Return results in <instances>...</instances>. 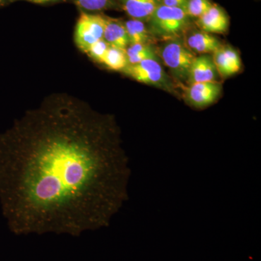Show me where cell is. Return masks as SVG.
<instances>
[{"label": "cell", "instance_id": "1", "mask_svg": "<svg viewBox=\"0 0 261 261\" xmlns=\"http://www.w3.org/2000/svg\"><path fill=\"white\" fill-rule=\"evenodd\" d=\"M130 176L115 117L70 94H50L0 135V204L17 235L109 226Z\"/></svg>", "mask_w": 261, "mask_h": 261}, {"label": "cell", "instance_id": "2", "mask_svg": "<svg viewBox=\"0 0 261 261\" xmlns=\"http://www.w3.org/2000/svg\"><path fill=\"white\" fill-rule=\"evenodd\" d=\"M192 20L182 8L159 5L146 23L154 40L166 41L183 38Z\"/></svg>", "mask_w": 261, "mask_h": 261}, {"label": "cell", "instance_id": "3", "mask_svg": "<svg viewBox=\"0 0 261 261\" xmlns=\"http://www.w3.org/2000/svg\"><path fill=\"white\" fill-rule=\"evenodd\" d=\"M160 59L171 72V78L176 83L187 84L189 71L195 55L192 53L182 38L170 39L158 49Z\"/></svg>", "mask_w": 261, "mask_h": 261}, {"label": "cell", "instance_id": "4", "mask_svg": "<svg viewBox=\"0 0 261 261\" xmlns=\"http://www.w3.org/2000/svg\"><path fill=\"white\" fill-rule=\"evenodd\" d=\"M121 73L140 83L178 94L176 82L166 73L159 61L146 60L137 64L128 65Z\"/></svg>", "mask_w": 261, "mask_h": 261}, {"label": "cell", "instance_id": "5", "mask_svg": "<svg viewBox=\"0 0 261 261\" xmlns=\"http://www.w3.org/2000/svg\"><path fill=\"white\" fill-rule=\"evenodd\" d=\"M106 15L80 11L74 29V43L81 51L87 53L97 41L103 39Z\"/></svg>", "mask_w": 261, "mask_h": 261}, {"label": "cell", "instance_id": "6", "mask_svg": "<svg viewBox=\"0 0 261 261\" xmlns=\"http://www.w3.org/2000/svg\"><path fill=\"white\" fill-rule=\"evenodd\" d=\"M220 82H202L184 88V98L189 106L196 109H204L214 104L222 92Z\"/></svg>", "mask_w": 261, "mask_h": 261}, {"label": "cell", "instance_id": "7", "mask_svg": "<svg viewBox=\"0 0 261 261\" xmlns=\"http://www.w3.org/2000/svg\"><path fill=\"white\" fill-rule=\"evenodd\" d=\"M184 42L196 56L212 55L222 44L212 34L191 27L183 36Z\"/></svg>", "mask_w": 261, "mask_h": 261}, {"label": "cell", "instance_id": "8", "mask_svg": "<svg viewBox=\"0 0 261 261\" xmlns=\"http://www.w3.org/2000/svg\"><path fill=\"white\" fill-rule=\"evenodd\" d=\"M195 23L197 29L209 34H225L229 27V18L224 8L213 3L208 10Z\"/></svg>", "mask_w": 261, "mask_h": 261}, {"label": "cell", "instance_id": "9", "mask_svg": "<svg viewBox=\"0 0 261 261\" xmlns=\"http://www.w3.org/2000/svg\"><path fill=\"white\" fill-rule=\"evenodd\" d=\"M211 56L221 78H228L236 74L241 69L240 55L231 46L222 44Z\"/></svg>", "mask_w": 261, "mask_h": 261}, {"label": "cell", "instance_id": "10", "mask_svg": "<svg viewBox=\"0 0 261 261\" xmlns=\"http://www.w3.org/2000/svg\"><path fill=\"white\" fill-rule=\"evenodd\" d=\"M219 75L211 55L196 56L189 71L187 85L202 82H219Z\"/></svg>", "mask_w": 261, "mask_h": 261}, {"label": "cell", "instance_id": "11", "mask_svg": "<svg viewBox=\"0 0 261 261\" xmlns=\"http://www.w3.org/2000/svg\"><path fill=\"white\" fill-rule=\"evenodd\" d=\"M103 39L111 47L126 50L129 43L125 28L124 20L111 18L106 15Z\"/></svg>", "mask_w": 261, "mask_h": 261}, {"label": "cell", "instance_id": "12", "mask_svg": "<svg viewBox=\"0 0 261 261\" xmlns=\"http://www.w3.org/2000/svg\"><path fill=\"white\" fill-rule=\"evenodd\" d=\"M121 11L125 12L130 18L142 20L147 23L156 8L159 0H117Z\"/></svg>", "mask_w": 261, "mask_h": 261}, {"label": "cell", "instance_id": "13", "mask_svg": "<svg viewBox=\"0 0 261 261\" xmlns=\"http://www.w3.org/2000/svg\"><path fill=\"white\" fill-rule=\"evenodd\" d=\"M124 25L129 44H154L155 42L154 38L151 35L145 22L137 19L129 18L124 20Z\"/></svg>", "mask_w": 261, "mask_h": 261}, {"label": "cell", "instance_id": "14", "mask_svg": "<svg viewBox=\"0 0 261 261\" xmlns=\"http://www.w3.org/2000/svg\"><path fill=\"white\" fill-rule=\"evenodd\" d=\"M126 56L128 65H135L146 60L159 61L158 49L154 44H134L126 47Z\"/></svg>", "mask_w": 261, "mask_h": 261}, {"label": "cell", "instance_id": "15", "mask_svg": "<svg viewBox=\"0 0 261 261\" xmlns=\"http://www.w3.org/2000/svg\"><path fill=\"white\" fill-rule=\"evenodd\" d=\"M78 8L79 11L86 13H103L108 10L121 11L117 0H68Z\"/></svg>", "mask_w": 261, "mask_h": 261}, {"label": "cell", "instance_id": "16", "mask_svg": "<svg viewBox=\"0 0 261 261\" xmlns=\"http://www.w3.org/2000/svg\"><path fill=\"white\" fill-rule=\"evenodd\" d=\"M101 65L108 69L121 72L128 65L124 50L110 46L102 58Z\"/></svg>", "mask_w": 261, "mask_h": 261}, {"label": "cell", "instance_id": "17", "mask_svg": "<svg viewBox=\"0 0 261 261\" xmlns=\"http://www.w3.org/2000/svg\"><path fill=\"white\" fill-rule=\"evenodd\" d=\"M212 4L211 0H186L184 10L192 20H195L205 13Z\"/></svg>", "mask_w": 261, "mask_h": 261}, {"label": "cell", "instance_id": "18", "mask_svg": "<svg viewBox=\"0 0 261 261\" xmlns=\"http://www.w3.org/2000/svg\"><path fill=\"white\" fill-rule=\"evenodd\" d=\"M109 47V44L102 39L92 44L86 54L94 63L101 65L102 58Z\"/></svg>", "mask_w": 261, "mask_h": 261}, {"label": "cell", "instance_id": "19", "mask_svg": "<svg viewBox=\"0 0 261 261\" xmlns=\"http://www.w3.org/2000/svg\"><path fill=\"white\" fill-rule=\"evenodd\" d=\"M17 2H27V3L41 5V6H51V5L68 3V0H15V3Z\"/></svg>", "mask_w": 261, "mask_h": 261}, {"label": "cell", "instance_id": "20", "mask_svg": "<svg viewBox=\"0 0 261 261\" xmlns=\"http://www.w3.org/2000/svg\"><path fill=\"white\" fill-rule=\"evenodd\" d=\"M159 5L184 9L186 0H159Z\"/></svg>", "mask_w": 261, "mask_h": 261}, {"label": "cell", "instance_id": "21", "mask_svg": "<svg viewBox=\"0 0 261 261\" xmlns=\"http://www.w3.org/2000/svg\"><path fill=\"white\" fill-rule=\"evenodd\" d=\"M15 3V0H0V8Z\"/></svg>", "mask_w": 261, "mask_h": 261}]
</instances>
